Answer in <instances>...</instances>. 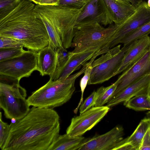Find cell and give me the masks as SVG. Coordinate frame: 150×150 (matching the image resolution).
<instances>
[{
	"label": "cell",
	"instance_id": "1",
	"mask_svg": "<svg viewBox=\"0 0 150 150\" xmlns=\"http://www.w3.org/2000/svg\"><path fill=\"white\" fill-rule=\"evenodd\" d=\"M60 124L53 109L33 107L24 117L9 125L2 150H48L59 135Z\"/></svg>",
	"mask_w": 150,
	"mask_h": 150
},
{
	"label": "cell",
	"instance_id": "2",
	"mask_svg": "<svg viewBox=\"0 0 150 150\" xmlns=\"http://www.w3.org/2000/svg\"><path fill=\"white\" fill-rule=\"evenodd\" d=\"M35 6L28 0H22L14 10L0 19V37L17 39L23 47L37 52L48 45L47 30L35 14Z\"/></svg>",
	"mask_w": 150,
	"mask_h": 150
},
{
	"label": "cell",
	"instance_id": "3",
	"mask_svg": "<svg viewBox=\"0 0 150 150\" xmlns=\"http://www.w3.org/2000/svg\"><path fill=\"white\" fill-rule=\"evenodd\" d=\"M88 64L86 63L79 71L65 80L50 79L28 97L27 101L29 106L53 109L66 103L71 99L75 91L76 80L84 73Z\"/></svg>",
	"mask_w": 150,
	"mask_h": 150
},
{
	"label": "cell",
	"instance_id": "4",
	"mask_svg": "<svg viewBox=\"0 0 150 150\" xmlns=\"http://www.w3.org/2000/svg\"><path fill=\"white\" fill-rule=\"evenodd\" d=\"M120 24H111L107 28L96 22L82 24L76 27L71 47L73 54L86 51L97 53L110 42Z\"/></svg>",
	"mask_w": 150,
	"mask_h": 150
},
{
	"label": "cell",
	"instance_id": "5",
	"mask_svg": "<svg viewBox=\"0 0 150 150\" xmlns=\"http://www.w3.org/2000/svg\"><path fill=\"white\" fill-rule=\"evenodd\" d=\"M82 7L78 9L38 4L35 6L34 12L51 21L60 36L64 47L67 49L71 47L76 21Z\"/></svg>",
	"mask_w": 150,
	"mask_h": 150
},
{
	"label": "cell",
	"instance_id": "6",
	"mask_svg": "<svg viewBox=\"0 0 150 150\" xmlns=\"http://www.w3.org/2000/svg\"><path fill=\"white\" fill-rule=\"evenodd\" d=\"M0 108L8 119L18 120L28 113L30 108L26 97V89L19 82H0Z\"/></svg>",
	"mask_w": 150,
	"mask_h": 150
},
{
	"label": "cell",
	"instance_id": "7",
	"mask_svg": "<svg viewBox=\"0 0 150 150\" xmlns=\"http://www.w3.org/2000/svg\"><path fill=\"white\" fill-rule=\"evenodd\" d=\"M38 52L26 51L15 58L0 62L1 79L19 82L23 77H28L37 70Z\"/></svg>",
	"mask_w": 150,
	"mask_h": 150
},
{
	"label": "cell",
	"instance_id": "8",
	"mask_svg": "<svg viewBox=\"0 0 150 150\" xmlns=\"http://www.w3.org/2000/svg\"><path fill=\"white\" fill-rule=\"evenodd\" d=\"M150 21V7L145 1L136 8L135 12L123 22L114 34L110 42L98 53L100 55L106 53L110 49L120 43V40L143 25Z\"/></svg>",
	"mask_w": 150,
	"mask_h": 150
},
{
	"label": "cell",
	"instance_id": "9",
	"mask_svg": "<svg viewBox=\"0 0 150 150\" xmlns=\"http://www.w3.org/2000/svg\"><path fill=\"white\" fill-rule=\"evenodd\" d=\"M109 110L107 105L95 106L72 118L66 133L71 137L82 136L100 122Z\"/></svg>",
	"mask_w": 150,
	"mask_h": 150
},
{
	"label": "cell",
	"instance_id": "10",
	"mask_svg": "<svg viewBox=\"0 0 150 150\" xmlns=\"http://www.w3.org/2000/svg\"><path fill=\"white\" fill-rule=\"evenodd\" d=\"M132 43L124 45L120 52L109 59L100 61H94L93 68L88 82V85L101 83L110 79L119 69L125 53Z\"/></svg>",
	"mask_w": 150,
	"mask_h": 150
},
{
	"label": "cell",
	"instance_id": "11",
	"mask_svg": "<svg viewBox=\"0 0 150 150\" xmlns=\"http://www.w3.org/2000/svg\"><path fill=\"white\" fill-rule=\"evenodd\" d=\"M148 74H150V47L139 60L118 78L115 82L118 85L110 99L141 77Z\"/></svg>",
	"mask_w": 150,
	"mask_h": 150
},
{
	"label": "cell",
	"instance_id": "12",
	"mask_svg": "<svg viewBox=\"0 0 150 150\" xmlns=\"http://www.w3.org/2000/svg\"><path fill=\"white\" fill-rule=\"evenodd\" d=\"M124 129L116 126L107 132L85 139L78 150H112L123 139Z\"/></svg>",
	"mask_w": 150,
	"mask_h": 150
},
{
	"label": "cell",
	"instance_id": "13",
	"mask_svg": "<svg viewBox=\"0 0 150 150\" xmlns=\"http://www.w3.org/2000/svg\"><path fill=\"white\" fill-rule=\"evenodd\" d=\"M96 22L105 26L113 23L110 20L102 0H89L83 7L76 21L79 25Z\"/></svg>",
	"mask_w": 150,
	"mask_h": 150
},
{
	"label": "cell",
	"instance_id": "14",
	"mask_svg": "<svg viewBox=\"0 0 150 150\" xmlns=\"http://www.w3.org/2000/svg\"><path fill=\"white\" fill-rule=\"evenodd\" d=\"M150 87V74L141 77L129 85L107 103L110 107L125 102L137 95L148 94Z\"/></svg>",
	"mask_w": 150,
	"mask_h": 150
},
{
	"label": "cell",
	"instance_id": "15",
	"mask_svg": "<svg viewBox=\"0 0 150 150\" xmlns=\"http://www.w3.org/2000/svg\"><path fill=\"white\" fill-rule=\"evenodd\" d=\"M150 47V37L146 35L132 42L126 52L120 66L113 76L127 69L139 60Z\"/></svg>",
	"mask_w": 150,
	"mask_h": 150
},
{
	"label": "cell",
	"instance_id": "16",
	"mask_svg": "<svg viewBox=\"0 0 150 150\" xmlns=\"http://www.w3.org/2000/svg\"><path fill=\"white\" fill-rule=\"evenodd\" d=\"M95 53L94 51H86L73 53L63 66L56 70L53 75L50 77V79L54 81L66 79L74 71L91 60Z\"/></svg>",
	"mask_w": 150,
	"mask_h": 150
},
{
	"label": "cell",
	"instance_id": "17",
	"mask_svg": "<svg viewBox=\"0 0 150 150\" xmlns=\"http://www.w3.org/2000/svg\"><path fill=\"white\" fill-rule=\"evenodd\" d=\"M109 17L112 23L120 24L130 16L135 11V8L126 0H102Z\"/></svg>",
	"mask_w": 150,
	"mask_h": 150
},
{
	"label": "cell",
	"instance_id": "18",
	"mask_svg": "<svg viewBox=\"0 0 150 150\" xmlns=\"http://www.w3.org/2000/svg\"><path fill=\"white\" fill-rule=\"evenodd\" d=\"M57 65V52L54 49L48 45L38 52L37 70L41 75L51 77L56 70Z\"/></svg>",
	"mask_w": 150,
	"mask_h": 150
},
{
	"label": "cell",
	"instance_id": "19",
	"mask_svg": "<svg viewBox=\"0 0 150 150\" xmlns=\"http://www.w3.org/2000/svg\"><path fill=\"white\" fill-rule=\"evenodd\" d=\"M85 139L82 136L71 137L67 133L59 134L48 150H78Z\"/></svg>",
	"mask_w": 150,
	"mask_h": 150
},
{
	"label": "cell",
	"instance_id": "20",
	"mask_svg": "<svg viewBox=\"0 0 150 150\" xmlns=\"http://www.w3.org/2000/svg\"><path fill=\"white\" fill-rule=\"evenodd\" d=\"M35 13L37 17L42 22L46 28L49 38V45L56 50L63 48L60 36L51 21L44 16Z\"/></svg>",
	"mask_w": 150,
	"mask_h": 150
},
{
	"label": "cell",
	"instance_id": "21",
	"mask_svg": "<svg viewBox=\"0 0 150 150\" xmlns=\"http://www.w3.org/2000/svg\"><path fill=\"white\" fill-rule=\"evenodd\" d=\"M150 128V118L142 119L137 128L126 141L131 144L135 150H139L142 139L148 130Z\"/></svg>",
	"mask_w": 150,
	"mask_h": 150
},
{
	"label": "cell",
	"instance_id": "22",
	"mask_svg": "<svg viewBox=\"0 0 150 150\" xmlns=\"http://www.w3.org/2000/svg\"><path fill=\"white\" fill-rule=\"evenodd\" d=\"M124 105L136 111L150 110V97L148 94L137 95L124 102Z\"/></svg>",
	"mask_w": 150,
	"mask_h": 150
},
{
	"label": "cell",
	"instance_id": "23",
	"mask_svg": "<svg viewBox=\"0 0 150 150\" xmlns=\"http://www.w3.org/2000/svg\"><path fill=\"white\" fill-rule=\"evenodd\" d=\"M118 84L115 82L106 87L101 86L96 91L97 100L95 106H101L107 103L115 92Z\"/></svg>",
	"mask_w": 150,
	"mask_h": 150
},
{
	"label": "cell",
	"instance_id": "24",
	"mask_svg": "<svg viewBox=\"0 0 150 150\" xmlns=\"http://www.w3.org/2000/svg\"><path fill=\"white\" fill-rule=\"evenodd\" d=\"M150 33V21L122 39L120 43L123 44L124 45H127Z\"/></svg>",
	"mask_w": 150,
	"mask_h": 150
},
{
	"label": "cell",
	"instance_id": "25",
	"mask_svg": "<svg viewBox=\"0 0 150 150\" xmlns=\"http://www.w3.org/2000/svg\"><path fill=\"white\" fill-rule=\"evenodd\" d=\"M22 0H0V19L8 15L20 3Z\"/></svg>",
	"mask_w": 150,
	"mask_h": 150
},
{
	"label": "cell",
	"instance_id": "26",
	"mask_svg": "<svg viewBox=\"0 0 150 150\" xmlns=\"http://www.w3.org/2000/svg\"><path fill=\"white\" fill-rule=\"evenodd\" d=\"M88 64L84 72L83 76L81 79L80 82V86L81 93V96L79 102L76 108L74 110L75 113L76 114L83 100V94L84 90L88 84L91 72L93 68L92 66V63L90 61L88 62Z\"/></svg>",
	"mask_w": 150,
	"mask_h": 150
},
{
	"label": "cell",
	"instance_id": "27",
	"mask_svg": "<svg viewBox=\"0 0 150 150\" xmlns=\"http://www.w3.org/2000/svg\"><path fill=\"white\" fill-rule=\"evenodd\" d=\"M23 47L0 49V62L18 57L25 52Z\"/></svg>",
	"mask_w": 150,
	"mask_h": 150
},
{
	"label": "cell",
	"instance_id": "28",
	"mask_svg": "<svg viewBox=\"0 0 150 150\" xmlns=\"http://www.w3.org/2000/svg\"><path fill=\"white\" fill-rule=\"evenodd\" d=\"M10 131L9 125L2 120L1 112L0 114V148L2 150L8 137Z\"/></svg>",
	"mask_w": 150,
	"mask_h": 150
},
{
	"label": "cell",
	"instance_id": "29",
	"mask_svg": "<svg viewBox=\"0 0 150 150\" xmlns=\"http://www.w3.org/2000/svg\"><path fill=\"white\" fill-rule=\"evenodd\" d=\"M21 42L14 38L0 37V49L23 47Z\"/></svg>",
	"mask_w": 150,
	"mask_h": 150
},
{
	"label": "cell",
	"instance_id": "30",
	"mask_svg": "<svg viewBox=\"0 0 150 150\" xmlns=\"http://www.w3.org/2000/svg\"><path fill=\"white\" fill-rule=\"evenodd\" d=\"M56 51L57 52V65L56 70L63 66L73 54L71 51L68 52L67 49L64 47L58 49Z\"/></svg>",
	"mask_w": 150,
	"mask_h": 150
},
{
	"label": "cell",
	"instance_id": "31",
	"mask_svg": "<svg viewBox=\"0 0 150 150\" xmlns=\"http://www.w3.org/2000/svg\"><path fill=\"white\" fill-rule=\"evenodd\" d=\"M97 97L96 92L94 91L86 98L79 107L80 114L93 107L96 103Z\"/></svg>",
	"mask_w": 150,
	"mask_h": 150
},
{
	"label": "cell",
	"instance_id": "32",
	"mask_svg": "<svg viewBox=\"0 0 150 150\" xmlns=\"http://www.w3.org/2000/svg\"><path fill=\"white\" fill-rule=\"evenodd\" d=\"M89 0H60L58 5L61 7L79 9Z\"/></svg>",
	"mask_w": 150,
	"mask_h": 150
},
{
	"label": "cell",
	"instance_id": "33",
	"mask_svg": "<svg viewBox=\"0 0 150 150\" xmlns=\"http://www.w3.org/2000/svg\"><path fill=\"white\" fill-rule=\"evenodd\" d=\"M150 150V128L144 135L139 149V150Z\"/></svg>",
	"mask_w": 150,
	"mask_h": 150
},
{
	"label": "cell",
	"instance_id": "34",
	"mask_svg": "<svg viewBox=\"0 0 150 150\" xmlns=\"http://www.w3.org/2000/svg\"><path fill=\"white\" fill-rule=\"evenodd\" d=\"M116 150H135L132 145L129 142H127L125 139H122L112 149Z\"/></svg>",
	"mask_w": 150,
	"mask_h": 150
},
{
	"label": "cell",
	"instance_id": "35",
	"mask_svg": "<svg viewBox=\"0 0 150 150\" xmlns=\"http://www.w3.org/2000/svg\"><path fill=\"white\" fill-rule=\"evenodd\" d=\"M60 0H41L39 5L58 6Z\"/></svg>",
	"mask_w": 150,
	"mask_h": 150
},
{
	"label": "cell",
	"instance_id": "36",
	"mask_svg": "<svg viewBox=\"0 0 150 150\" xmlns=\"http://www.w3.org/2000/svg\"><path fill=\"white\" fill-rule=\"evenodd\" d=\"M130 2L135 8H137L143 2L142 0H126Z\"/></svg>",
	"mask_w": 150,
	"mask_h": 150
},
{
	"label": "cell",
	"instance_id": "37",
	"mask_svg": "<svg viewBox=\"0 0 150 150\" xmlns=\"http://www.w3.org/2000/svg\"><path fill=\"white\" fill-rule=\"evenodd\" d=\"M30 2H33L36 5L39 4L41 0H28Z\"/></svg>",
	"mask_w": 150,
	"mask_h": 150
},
{
	"label": "cell",
	"instance_id": "38",
	"mask_svg": "<svg viewBox=\"0 0 150 150\" xmlns=\"http://www.w3.org/2000/svg\"><path fill=\"white\" fill-rule=\"evenodd\" d=\"M146 115L147 117L150 118V111L148 112Z\"/></svg>",
	"mask_w": 150,
	"mask_h": 150
},
{
	"label": "cell",
	"instance_id": "39",
	"mask_svg": "<svg viewBox=\"0 0 150 150\" xmlns=\"http://www.w3.org/2000/svg\"><path fill=\"white\" fill-rule=\"evenodd\" d=\"M147 4L148 6L150 7V0H148Z\"/></svg>",
	"mask_w": 150,
	"mask_h": 150
},
{
	"label": "cell",
	"instance_id": "40",
	"mask_svg": "<svg viewBox=\"0 0 150 150\" xmlns=\"http://www.w3.org/2000/svg\"><path fill=\"white\" fill-rule=\"evenodd\" d=\"M149 96L150 97V87L149 89Z\"/></svg>",
	"mask_w": 150,
	"mask_h": 150
},
{
	"label": "cell",
	"instance_id": "41",
	"mask_svg": "<svg viewBox=\"0 0 150 150\" xmlns=\"http://www.w3.org/2000/svg\"><path fill=\"white\" fill-rule=\"evenodd\" d=\"M115 0L117 1H121L123 0Z\"/></svg>",
	"mask_w": 150,
	"mask_h": 150
}]
</instances>
